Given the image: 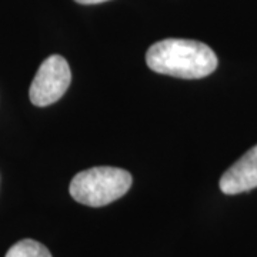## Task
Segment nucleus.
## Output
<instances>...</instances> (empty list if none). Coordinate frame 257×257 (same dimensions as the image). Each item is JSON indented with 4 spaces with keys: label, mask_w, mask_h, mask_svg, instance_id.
Listing matches in <instances>:
<instances>
[{
    "label": "nucleus",
    "mask_w": 257,
    "mask_h": 257,
    "mask_svg": "<svg viewBox=\"0 0 257 257\" xmlns=\"http://www.w3.org/2000/svg\"><path fill=\"white\" fill-rule=\"evenodd\" d=\"M132 175L119 167H92L74 176L69 192L77 203L101 207L119 200L132 187Z\"/></svg>",
    "instance_id": "f03ea898"
},
{
    "label": "nucleus",
    "mask_w": 257,
    "mask_h": 257,
    "mask_svg": "<svg viewBox=\"0 0 257 257\" xmlns=\"http://www.w3.org/2000/svg\"><path fill=\"white\" fill-rule=\"evenodd\" d=\"M147 66L179 79H202L217 67V56L207 45L187 39H166L149 47Z\"/></svg>",
    "instance_id": "f257e3e1"
},
{
    "label": "nucleus",
    "mask_w": 257,
    "mask_h": 257,
    "mask_svg": "<svg viewBox=\"0 0 257 257\" xmlns=\"http://www.w3.org/2000/svg\"><path fill=\"white\" fill-rule=\"evenodd\" d=\"M257 187V146L250 149L223 173L220 190L224 194H239Z\"/></svg>",
    "instance_id": "20e7f679"
},
{
    "label": "nucleus",
    "mask_w": 257,
    "mask_h": 257,
    "mask_svg": "<svg viewBox=\"0 0 257 257\" xmlns=\"http://www.w3.org/2000/svg\"><path fill=\"white\" fill-rule=\"evenodd\" d=\"M76 3H80V5H99L103 2H107V0H74Z\"/></svg>",
    "instance_id": "423d86ee"
},
{
    "label": "nucleus",
    "mask_w": 257,
    "mask_h": 257,
    "mask_svg": "<svg viewBox=\"0 0 257 257\" xmlns=\"http://www.w3.org/2000/svg\"><path fill=\"white\" fill-rule=\"evenodd\" d=\"M5 257H52L49 248L36 240L25 239L9 248Z\"/></svg>",
    "instance_id": "39448f33"
},
{
    "label": "nucleus",
    "mask_w": 257,
    "mask_h": 257,
    "mask_svg": "<svg viewBox=\"0 0 257 257\" xmlns=\"http://www.w3.org/2000/svg\"><path fill=\"white\" fill-rule=\"evenodd\" d=\"M70 82L72 72L66 59L59 55L50 56L40 64L32 82L29 90L30 101L39 107L50 106L63 97Z\"/></svg>",
    "instance_id": "7ed1b4c3"
}]
</instances>
